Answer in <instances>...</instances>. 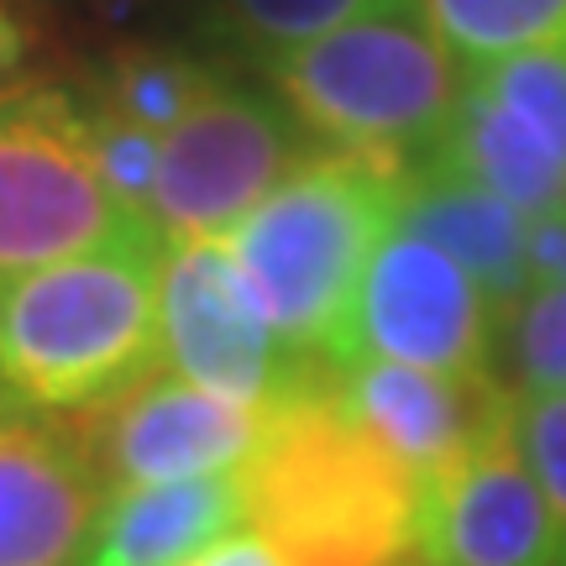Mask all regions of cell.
<instances>
[{
	"label": "cell",
	"mask_w": 566,
	"mask_h": 566,
	"mask_svg": "<svg viewBox=\"0 0 566 566\" xmlns=\"http://www.w3.org/2000/svg\"><path fill=\"white\" fill-rule=\"evenodd\" d=\"M242 493L247 535L279 566L420 562L424 483L346 415L331 378L263 415Z\"/></svg>",
	"instance_id": "cell-1"
},
{
	"label": "cell",
	"mask_w": 566,
	"mask_h": 566,
	"mask_svg": "<svg viewBox=\"0 0 566 566\" xmlns=\"http://www.w3.org/2000/svg\"><path fill=\"white\" fill-rule=\"evenodd\" d=\"M405 168L315 147L221 242L283 342L336 363L352 300L384 237L399 226Z\"/></svg>",
	"instance_id": "cell-3"
},
{
	"label": "cell",
	"mask_w": 566,
	"mask_h": 566,
	"mask_svg": "<svg viewBox=\"0 0 566 566\" xmlns=\"http://www.w3.org/2000/svg\"><path fill=\"white\" fill-rule=\"evenodd\" d=\"M247 530L242 472L105 493L80 566H184Z\"/></svg>",
	"instance_id": "cell-14"
},
{
	"label": "cell",
	"mask_w": 566,
	"mask_h": 566,
	"mask_svg": "<svg viewBox=\"0 0 566 566\" xmlns=\"http://www.w3.org/2000/svg\"><path fill=\"white\" fill-rule=\"evenodd\" d=\"M216 90H221V80L200 59L137 42V48H122L111 59L101 90H95V105L111 111V116H122V122L142 126V132H153V137H168Z\"/></svg>",
	"instance_id": "cell-17"
},
{
	"label": "cell",
	"mask_w": 566,
	"mask_h": 566,
	"mask_svg": "<svg viewBox=\"0 0 566 566\" xmlns=\"http://www.w3.org/2000/svg\"><path fill=\"white\" fill-rule=\"evenodd\" d=\"M331 388L346 415L378 446H388L420 483L462 462L514 409V394L499 378H451V373L373 363V357L336 363Z\"/></svg>",
	"instance_id": "cell-11"
},
{
	"label": "cell",
	"mask_w": 566,
	"mask_h": 566,
	"mask_svg": "<svg viewBox=\"0 0 566 566\" xmlns=\"http://www.w3.org/2000/svg\"><path fill=\"white\" fill-rule=\"evenodd\" d=\"M420 566H556V530L514 446V409L424 483Z\"/></svg>",
	"instance_id": "cell-10"
},
{
	"label": "cell",
	"mask_w": 566,
	"mask_h": 566,
	"mask_svg": "<svg viewBox=\"0 0 566 566\" xmlns=\"http://www.w3.org/2000/svg\"><path fill=\"white\" fill-rule=\"evenodd\" d=\"M467 84L483 90L499 111H509L566 168V48H541V53L472 69Z\"/></svg>",
	"instance_id": "cell-20"
},
{
	"label": "cell",
	"mask_w": 566,
	"mask_h": 566,
	"mask_svg": "<svg viewBox=\"0 0 566 566\" xmlns=\"http://www.w3.org/2000/svg\"><path fill=\"white\" fill-rule=\"evenodd\" d=\"M184 566H279V562L252 535H231V541H221L216 551H205V556H195V562H184Z\"/></svg>",
	"instance_id": "cell-23"
},
{
	"label": "cell",
	"mask_w": 566,
	"mask_h": 566,
	"mask_svg": "<svg viewBox=\"0 0 566 566\" xmlns=\"http://www.w3.org/2000/svg\"><path fill=\"white\" fill-rule=\"evenodd\" d=\"M446 53L472 69L566 48V0H415Z\"/></svg>",
	"instance_id": "cell-16"
},
{
	"label": "cell",
	"mask_w": 566,
	"mask_h": 566,
	"mask_svg": "<svg viewBox=\"0 0 566 566\" xmlns=\"http://www.w3.org/2000/svg\"><path fill=\"white\" fill-rule=\"evenodd\" d=\"M105 483L74 430L0 420V566H80Z\"/></svg>",
	"instance_id": "cell-12"
},
{
	"label": "cell",
	"mask_w": 566,
	"mask_h": 566,
	"mask_svg": "<svg viewBox=\"0 0 566 566\" xmlns=\"http://www.w3.org/2000/svg\"><path fill=\"white\" fill-rule=\"evenodd\" d=\"M514 446L551 509L556 566H566V394H514Z\"/></svg>",
	"instance_id": "cell-21"
},
{
	"label": "cell",
	"mask_w": 566,
	"mask_h": 566,
	"mask_svg": "<svg viewBox=\"0 0 566 566\" xmlns=\"http://www.w3.org/2000/svg\"><path fill=\"white\" fill-rule=\"evenodd\" d=\"M90 6H95L101 17H126L132 6H153V0H90Z\"/></svg>",
	"instance_id": "cell-25"
},
{
	"label": "cell",
	"mask_w": 566,
	"mask_h": 566,
	"mask_svg": "<svg viewBox=\"0 0 566 566\" xmlns=\"http://www.w3.org/2000/svg\"><path fill=\"white\" fill-rule=\"evenodd\" d=\"M493 325L499 310L488 304L483 289L441 247L415 237L409 226H394L363 273L336 363L373 357L451 378H499Z\"/></svg>",
	"instance_id": "cell-8"
},
{
	"label": "cell",
	"mask_w": 566,
	"mask_h": 566,
	"mask_svg": "<svg viewBox=\"0 0 566 566\" xmlns=\"http://www.w3.org/2000/svg\"><path fill=\"white\" fill-rule=\"evenodd\" d=\"M415 566H420V562H415Z\"/></svg>",
	"instance_id": "cell-29"
},
{
	"label": "cell",
	"mask_w": 566,
	"mask_h": 566,
	"mask_svg": "<svg viewBox=\"0 0 566 566\" xmlns=\"http://www.w3.org/2000/svg\"><path fill=\"white\" fill-rule=\"evenodd\" d=\"M430 158L462 168L467 179H478L499 200H509L525 221L566 210V168L472 84H462V105Z\"/></svg>",
	"instance_id": "cell-15"
},
{
	"label": "cell",
	"mask_w": 566,
	"mask_h": 566,
	"mask_svg": "<svg viewBox=\"0 0 566 566\" xmlns=\"http://www.w3.org/2000/svg\"><path fill=\"white\" fill-rule=\"evenodd\" d=\"M399 226L441 247L483 289L493 310H509L535 283L530 279V221L441 158H424L405 174Z\"/></svg>",
	"instance_id": "cell-13"
},
{
	"label": "cell",
	"mask_w": 566,
	"mask_h": 566,
	"mask_svg": "<svg viewBox=\"0 0 566 566\" xmlns=\"http://www.w3.org/2000/svg\"><path fill=\"white\" fill-rule=\"evenodd\" d=\"M394 11H420V6L415 0H210V21L258 63Z\"/></svg>",
	"instance_id": "cell-18"
},
{
	"label": "cell",
	"mask_w": 566,
	"mask_h": 566,
	"mask_svg": "<svg viewBox=\"0 0 566 566\" xmlns=\"http://www.w3.org/2000/svg\"><path fill=\"white\" fill-rule=\"evenodd\" d=\"M258 405H237L158 367L122 399L90 409L74 430L105 493L142 483H184L210 472H242L263 441Z\"/></svg>",
	"instance_id": "cell-9"
},
{
	"label": "cell",
	"mask_w": 566,
	"mask_h": 566,
	"mask_svg": "<svg viewBox=\"0 0 566 566\" xmlns=\"http://www.w3.org/2000/svg\"><path fill=\"white\" fill-rule=\"evenodd\" d=\"M21 59H27V32H21L17 11L0 0V90H11V74L21 69Z\"/></svg>",
	"instance_id": "cell-24"
},
{
	"label": "cell",
	"mask_w": 566,
	"mask_h": 566,
	"mask_svg": "<svg viewBox=\"0 0 566 566\" xmlns=\"http://www.w3.org/2000/svg\"><path fill=\"white\" fill-rule=\"evenodd\" d=\"M310 153V132L273 90L263 95L221 84L163 137L147 216L163 242H216L237 231Z\"/></svg>",
	"instance_id": "cell-7"
},
{
	"label": "cell",
	"mask_w": 566,
	"mask_h": 566,
	"mask_svg": "<svg viewBox=\"0 0 566 566\" xmlns=\"http://www.w3.org/2000/svg\"><path fill=\"white\" fill-rule=\"evenodd\" d=\"M84 111H90V142H95V163H101L111 195H116L126 210L147 216V210H153V184H158L163 137L122 122V116H111L101 105H84ZM147 221H153V216H147Z\"/></svg>",
	"instance_id": "cell-22"
},
{
	"label": "cell",
	"mask_w": 566,
	"mask_h": 566,
	"mask_svg": "<svg viewBox=\"0 0 566 566\" xmlns=\"http://www.w3.org/2000/svg\"><path fill=\"white\" fill-rule=\"evenodd\" d=\"M6 415H11V409H6V394H0V420H6Z\"/></svg>",
	"instance_id": "cell-27"
},
{
	"label": "cell",
	"mask_w": 566,
	"mask_h": 566,
	"mask_svg": "<svg viewBox=\"0 0 566 566\" xmlns=\"http://www.w3.org/2000/svg\"><path fill=\"white\" fill-rule=\"evenodd\" d=\"M11 90H17V84H11ZM11 90H0V95H11Z\"/></svg>",
	"instance_id": "cell-28"
},
{
	"label": "cell",
	"mask_w": 566,
	"mask_h": 566,
	"mask_svg": "<svg viewBox=\"0 0 566 566\" xmlns=\"http://www.w3.org/2000/svg\"><path fill=\"white\" fill-rule=\"evenodd\" d=\"M142 237L163 231L111 195L90 111L38 84L0 95V283Z\"/></svg>",
	"instance_id": "cell-5"
},
{
	"label": "cell",
	"mask_w": 566,
	"mask_h": 566,
	"mask_svg": "<svg viewBox=\"0 0 566 566\" xmlns=\"http://www.w3.org/2000/svg\"><path fill=\"white\" fill-rule=\"evenodd\" d=\"M551 283H566V252H562V268H556V279Z\"/></svg>",
	"instance_id": "cell-26"
},
{
	"label": "cell",
	"mask_w": 566,
	"mask_h": 566,
	"mask_svg": "<svg viewBox=\"0 0 566 566\" xmlns=\"http://www.w3.org/2000/svg\"><path fill=\"white\" fill-rule=\"evenodd\" d=\"M289 116L325 147L415 168L441 147L462 105V63L424 27L420 11H394L342 27L263 63Z\"/></svg>",
	"instance_id": "cell-4"
},
{
	"label": "cell",
	"mask_w": 566,
	"mask_h": 566,
	"mask_svg": "<svg viewBox=\"0 0 566 566\" xmlns=\"http://www.w3.org/2000/svg\"><path fill=\"white\" fill-rule=\"evenodd\" d=\"M163 367L237 405L273 409L331 378L336 363L304 357L268 325L226 242H168L158 268Z\"/></svg>",
	"instance_id": "cell-6"
},
{
	"label": "cell",
	"mask_w": 566,
	"mask_h": 566,
	"mask_svg": "<svg viewBox=\"0 0 566 566\" xmlns=\"http://www.w3.org/2000/svg\"><path fill=\"white\" fill-rule=\"evenodd\" d=\"M163 247L142 237L0 283V394L11 415H90L158 373Z\"/></svg>",
	"instance_id": "cell-2"
},
{
	"label": "cell",
	"mask_w": 566,
	"mask_h": 566,
	"mask_svg": "<svg viewBox=\"0 0 566 566\" xmlns=\"http://www.w3.org/2000/svg\"><path fill=\"white\" fill-rule=\"evenodd\" d=\"M509 394H566V283H530L493 325Z\"/></svg>",
	"instance_id": "cell-19"
}]
</instances>
